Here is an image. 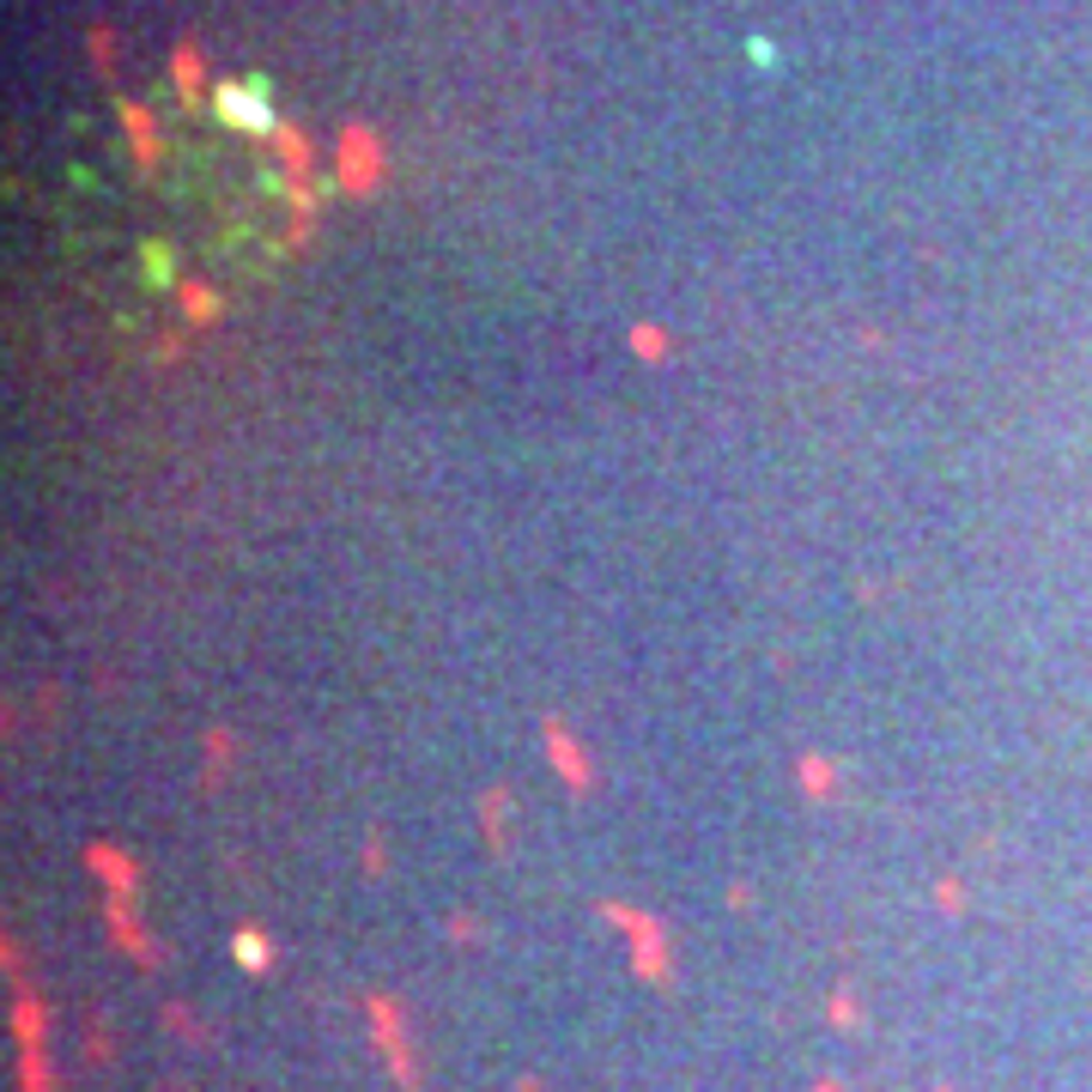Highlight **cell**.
I'll use <instances>...</instances> for the list:
<instances>
[{
    "label": "cell",
    "instance_id": "obj_1",
    "mask_svg": "<svg viewBox=\"0 0 1092 1092\" xmlns=\"http://www.w3.org/2000/svg\"><path fill=\"white\" fill-rule=\"evenodd\" d=\"M218 110L237 127H249V134H274V104L255 85H218Z\"/></svg>",
    "mask_w": 1092,
    "mask_h": 1092
},
{
    "label": "cell",
    "instance_id": "obj_8",
    "mask_svg": "<svg viewBox=\"0 0 1092 1092\" xmlns=\"http://www.w3.org/2000/svg\"><path fill=\"white\" fill-rule=\"evenodd\" d=\"M146 267H152V274H159V279H164V267H171V255H164V249H159V243H152V249H146Z\"/></svg>",
    "mask_w": 1092,
    "mask_h": 1092
},
{
    "label": "cell",
    "instance_id": "obj_7",
    "mask_svg": "<svg viewBox=\"0 0 1092 1092\" xmlns=\"http://www.w3.org/2000/svg\"><path fill=\"white\" fill-rule=\"evenodd\" d=\"M637 353L655 358V353H662V334H655V328H637Z\"/></svg>",
    "mask_w": 1092,
    "mask_h": 1092
},
{
    "label": "cell",
    "instance_id": "obj_6",
    "mask_svg": "<svg viewBox=\"0 0 1092 1092\" xmlns=\"http://www.w3.org/2000/svg\"><path fill=\"white\" fill-rule=\"evenodd\" d=\"M188 316H195V323H207V316H213V298H207V292L188 286Z\"/></svg>",
    "mask_w": 1092,
    "mask_h": 1092
},
{
    "label": "cell",
    "instance_id": "obj_4",
    "mask_svg": "<svg viewBox=\"0 0 1092 1092\" xmlns=\"http://www.w3.org/2000/svg\"><path fill=\"white\" fill-rule=\"evenodd\" d=\"M92 863L104 868L110 880H122V886H127V863H122V856H110V850H92Z\"/></svg>",
    "mask_w": 1092,
    "mask_h": 1092
},
{
    "label": "cell",
    "instance_id": "obj_3",
    "mask_svg": "<svg viewBox=\"0 0 1092 1092\" xmlns=\"http://www.w3.org/2000/svg\"><path fill=\"white\" fill-rule=\"evenodd\" d=\"M547 747H552V759L564 765V783H571V789H589V765H583V753H576V741L564 735L559 723H547Z\"/></svg>",
    "mask_w": 1092,
    "mask_h": 1092
},
{
    "label": "cell",
    "instance_id": "obj_2",
    "mask_svg": "<svg viewBox=\"0 0 1092 1092\" xmlns=\"http://www.w3.org/2000/svg\"><path fill=\"white\" fill-rule=\"evenodd\" d=\"M370 183H377V146H370V134H346V188Z\"/></svg>",
    "mask_w": 1092,
    "mask_h": 1092
},
{
    "label": "cell",
    "instance_id": "obj_5",
    "mask_svg": "<svg viewBox=\"0 0 1092 1092\" xmlns=\"http://www.w3.org/2000/svg\"><path fill=\"white\" fill-rule=\"evenodd\" d=\"M802 770H807V789H814V795H826V789H831V777H826V765H819V759H807Z\"/></svg>",
    "mask_w": 1092,
    "mask_h": 1092
}]
</instances>
